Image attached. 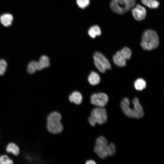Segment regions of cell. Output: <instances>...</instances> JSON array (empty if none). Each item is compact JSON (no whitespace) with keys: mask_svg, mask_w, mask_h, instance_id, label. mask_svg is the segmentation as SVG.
<instances>
[{"mask_svg":"<svg viewBox=\"0 0 164 164\" xmlns=\"http://www.w3.org/2000/svg\"><path fill=\"white\" fill-rule=\"evenodd\" d=\"M134 108L129 107L130 102L127 97L124 98L121 103V108L124 114L131 118H140L144 115V111L142 107L140 104L139 100L137 97L134 98L132 100Z\"/></svg>","mask_w":164,"mask_h":164,"instance_id":"cell-1","label":"cell"},{"mask_svg":"<svg viewBox=\"0 0 164 164\" xmlns=\"http://www.w3.org/2000/svg\"><path fill=\"white\" fill-rule=\"evenodd\" d=\"M108 141L102 136L98 137L96 140V145L94 151L98 156L104 159L108 156L114 155L116 152L115 145L112 143L108 144Z\"/></svg>","mask_w":164,"mask_h":164,"instance_id":"cell-2","label":"cell"},{"mask_svg":"<svg viewBox=\"0 0 164 164\" xmlns=\"http://www.w3.org/2000/svg\"><path fill=\"white\" fill-rule=\"evenodd\" d=\"M61 119V115L58 111H53L50 113L46 119V128L48 131L54 134L61 132L63 128Z\"/></svg>","mask_w":164,"mask_h":164,"instance_id":"cell-3","label":"cell"},{"mask_svg":"<svg viewBox=\"0 0 164 164\" xmlns=\"http://www.w3.org/2000/svg\"><path fill=\"white\" fill-rule=\"evenodd\" d=\"M158 35L154 30L147 29L143 33L141 45L145 50H151L156 48L159 45Z\"/></svg>","mask_w":164,"mask_h":164,"instance_id":"cell-4","label":"cell"},{"mask_svg":"<svg viewBox=\"0 0 164 164\" xmlns=\"http://www.w3.org/2000/svg\"><path fill=\"white\" fill-rule=\"evenodd\" d=\"M135 2V0H112L110 7L114 12L122 14L132 9Z\"/></svg>","mask_w":164,"mask_h":164,"instance_id":"cell-5","label":"cell"},{"mask_svg":"<svg viewBox=\"0 0 164 164\" xmlns=\"http://www.w3.org/2000/svg\"><path fill=\"white\" fill-rule=\"evenodd\" d=\"M107 120L106 110L103 107L96 108L93 109L88 118L89 123L92 126H95L96 123L102 124L106 122Z\"/></svg>","mask_w":164,"mask_h":164,"instance_id":"cell-6","label":"cell"},{"mask_svg":"<svg viewBox=\"0 0 164 164\" xmlns=\"http://www.w3.org/2000/svg\"><path fill=\"white\" fill-rule=\"evenodd\" d=\"M108 99L107 95L103 93H94L91 97V103L100 107H103L105 106L108 103Z\"/></svg>","mask_w":164,"mask_h":164,"instance_id":"cell-7","label":"cell"},{"mask_svg":"<svg viewBox=\"0 0 164 164\" xmlns=\"http://www.w3.org/2000/svg\"><path fill=\"white\" fill-rule=\"evenodd\" d=\"M134 18L138 21L144 19L146 15V10L145 8L140 5L137 4L132 10Z\"/></svg>","mask_w":164,"mask_h":164,"instance_id":"cell-8","label":"cell"},{"mask_svg":"<svg viewBox=\"0 0 164 164\" xmlns=\"http://www.w3.org/2000/svg\"><path fill=\"white\" fill-rule=\"evenodd\" d=\"M114 63L118 66L124 67L126 65V59L122 54L121 51H117L113 56Z\"/></svg>","mask_w":164,"mask_h":164,"instance_id":"cell-9","label":"cell"},{"mask_svg":"<svg viewBox=\"0 0 164 164\" xmlns=\"http://www.w3.org/2000/svg\"><path fill=\"white\" fill-rule=\"evenodd\" d=\"M69 99L70 102L74 103L78 105L82 103L83 97L80 93L75 91L69 95Z\"/></svg>","mask_w":164,"mask_h":164,"instance_id":"cell-10","label":"cell"},{"mask_svg":"<svg viewBox=\"0 0 164 164\" xmlns=\"http://www.w3.org/2000/svg\"><path fill=\"white\" fill-rule=\"evenodd\" d=\"M13 17L9 13H5L0 16V21L2 24L5 27H8L12 25Z\"/></svg>","mask_w":164,"mask_h":164,"instance_id":"cell-11","label":"cell"},{"mask_svg":"<svg viewBox=\"0 0 164 164\" xmlns=\"http://www.w3.org/2000/svg\"><path fill=\"white\" fill-rule=\"evenodd\" d=\"M49 60L46 55L42 56L37 62V70H40L49 66Z\"/></svg>","mask_w":164,"mask_h":164,"instance_id":"cell-12","label":"cell"},{"mask_svg":"<svg viewBox=\"0 0 164 164\" xmlns=\"http://www.w3.org/2000/svg\"><path fill=\"white\" fill-rule=\"evenodd\" d=\"M88 80L90 84L93 85H95L100 82V77L97 73L92 71L89 75Z\"/></svg>","mask_w":164,"mask_h":164,"instance_id":"cell-13","label":"cell"},{"mask_svg":"<svg viewBox=\"0 0 164 164\" xmlns=\"http://www.w3.org/2000/svg\"><path fill=\"white\" fill-rule=\"evenodd\" d=\"M93 58L96 67L100 72L104 73L107 69L103 62L94 54L93 55Z\"/></svg>","mask_w":164,"mask_h":164,"instance_id":"cell-14","label":"cell"},{"mask_svg":"<svg viewBox=\"0 0 164 164\" xmlns=\"http://www.w3.org/2000/svg\"><path fill=\"white\" fill-rule=\"evenodd\" d=\"M88 33L90 37L94 38L96 36H100L101 34V32L100 27L97 25H95L89 29Z\"/></svg>","mask_w":164,"mask_h":164,"instance_id":"cell-15","label":"cell"},{"mask_svg":"<svg viewBox=\"0 0 164 164\" xmlns=\"http://www.w3.org/2000/svg\"><path fill=\"white\" fill-rule=\"evenodd\" d=\"M134 86L135 89L139 91H142L146 87V83L142 78H138L135 82Z\"/></svg>","mask_w":164,"mask_h":164,"instance_id":"cell-16","label":"cell"},{"mask_svg":"<svg viewBox=\"0 0 164 164\" xmlns=\"http://www.w3.org/2000/svg\"><path fill=\"white\" fill-rule=\"evenodd\" d=\"M6 151L8 152H11L15 155H18L19 152L18 147L12 143H10L8 145L6 148Z\"/></svg>","mask_w":164,"mask_h":164,"instance_id":"cell-17","label":"cell"},{"mask_svg":"<svg viewBox=\"0 0 164 164\" xmlns=\"http://www.w3.org/2000/svg\"><path fill=\"white\" fill-rule=\"evenodd\" d=\"M94 54L98 57L103 62L107 70H110L111 69V65L107 59L101 52H96Z\"/></svg>","mask_w":164,"mask_h":164,"instance_id":"cell-18","label":"cell"},{"mask_svg":"<svg viewBox=\"0 0 164 164\" xmlns=\"http://www.w3.org/2000/svg\"><path fill=\"white\" fill-rule=\"evenodd\" d=\"M141 2L148 7L151 9H155L158 7L159 2L156 0H141Z\"/></svg>","mask_w":164,"mask_h":164,"instance_id":"cell-19","label":"cell"},{"mask_svg":"<svg viewBox=\"0 0 164 164\" xmlns=\"http://www.w3.org/2000/svg\"><path fill=\"white\" fill-rule=\"evenodd\" d=\"M37 70V62L32 61L28 64L27 70L29 74H33Z\"/></svg>","mask_w":164,"mask_h":164,"instance_id":"cell-20","label":"cell"},{"mask_svg":"<svg viewBox=\"0 0 164 164\" xmlns=\"http://www.w3.org/2000/svg\"><path fill=\"white\" fill-rule=\"evenodd\" d=\"M121 51V53L126 60H129L131 57L132 52L130 49L128 47L123 48Z\"/></svg>","mask_w":164,"mask_h":164,"instance_id":"cell-21","label":"cell"},{"mask_svg":"<svg viewBox=\"0 0 164 164\" xmlns=\"http://www.w3.org/2000/svg\"><path fill=\"white\" fill-rule=\"evenodd\" d=\"M7 67V63L6 61L3 59H0V75H3Z\"/></svg>","mask_w":164,"mask_h":164,"instance_id":"cell-22","label":"cell"},{"mask_svg":"<svg viewBox=\"0 0 164 164\" xmlns=\"http://www.w3.org/2000/svg\"><path fill=\"white\" fill-rule=\"evenodd\" d=\"M77 3L81 8L84 9L87 7L89 4V0H77Z\"/></svg>","mask_w":164,"mask_h":164,"instance_id":"cell-23","label":"cell"},{"mask_svg":"<svg viewBox=\"0 0 164 164\" xmlns=\"http://www.w3.org/2000/svg\"><path fill=\"white\" fill-rule=\"evenodd\" d=\"M0 163L2 164H12L13 162L7 155H3L0 157Z\"/></svg>","mask_w":164,"mask_h":164,"instance_id":"cell-24","label":"cell"},{"mask_svg":"<svg viewBox=\"0 0 164 164\" xmlns=\"http://www.w3.org/2000/svg\"><path fill=\"white\" fill-rule=\"evenodd\" d=\"M86 164H96L97 163L92 159L87 160L85 161Z\"/></svg>","mask_w":164,"mask_h":164,"instance_id":"cell-25","label":"cell"},{"mask_svg":"<svg viewBox=\"0 0 164 164\" xmlns=\"http://www.w3.org/2000/svg\"><path fill=\"white\" fill-rule=\"evenodd\" d=\"M53 146H54V144H53Z\"/></svg>","mask_w":164,"mask_h":164,"instance_id":"cell-26","label":"cell"}]
</instances>
